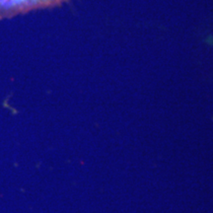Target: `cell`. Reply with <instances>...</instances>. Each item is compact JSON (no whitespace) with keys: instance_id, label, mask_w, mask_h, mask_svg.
Returning a JSON list of instances; mask_svg holds the SVG:
<instances>
[{"instance_id":"cell-1","label":"cell","mask_w":213,"mask_h":213,"mask_svg":"<svg viewBox=\"0 0 213 213\" xmlns=\"http://www.w3.org/2000/svg\"><path fill=\"white\" fill-rule=\"evenodd\" d=\"M64 1L66 0H0V19L35 9L53 7Z\"/></svg>"}]
</instances>
